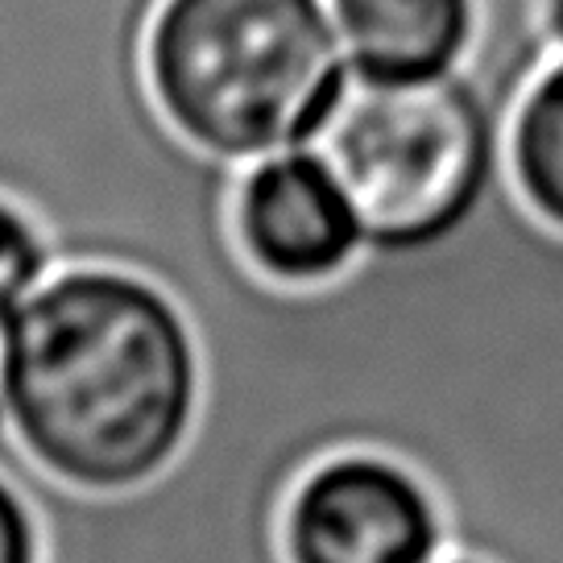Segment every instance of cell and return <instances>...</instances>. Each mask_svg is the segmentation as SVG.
Instances as JSON below:
<instances>
[{
	"instance_id": "1",
	"label": "cell",
	"mask_w": 563,
	"mask_h": 563,
	"mask_svg": "<svg viewBox=\"0 0 563 563\" xmlns=\"http://www.w3.org/2000/svg\"><path fill=\"white\" fill-rule=\"evenodd\" d=\"M4 422L70 489L129 493L191 440L203 352L175 295L117 265H63L0 332Z\"/></svg>"
},
{
	"instance_id": "2",
	"label": "cell",
	"mask_w": 563,
	"mask_h": 563,
	"mask_svg": "<svg viewBox=\"0 0 563 563\" xmlns=\"http://www.w3.org/2000/svg\"><path fill=\"white\" fill-rule=\"evenodd\" d=\"M145 75L178 137L241 170L319 145L352 63L328 0H162Z\"/></svg>"
},
{
	"instance_id": "3",
	"label": "cell",
	"mask_w": 563,
	"mask_h": 563,
	"mask_svg": "<svg viewBox=\"0 0 563 563\" xmlns=\"http://www.w3.org/2000/svg\"><path fill=\"white\" fill-rule=\"evenodd\" d=\"M452 551L431 481L386 452H335L295 481L282 510L286 563H440Z\"/></svg>"
},
{
	"instance_id": "4",
	"label": "cell",
	"mask_w": 563,
	"mask_h": 563,
	"mask_svg": "<svg viewBox=\"0 0 563 563\" xmlns=\"http://www.w3.org/2000/svg\"><path fill=\"white\" fill-rule=\"evenodd\" d=\"M232 232L253 269L282 286L332 282L365 253V229L323 145H295L241 166Z\"/></svg>"
},
{
	"instance_id": "5",
	"label": "cell",
	"mask_w": 563,
	"mask_h": 563,
	"mask_svg": "<svg viewBox=\"0 0 563 563\" xmlns=\"http://www.w3.org/2000/svg\"><path fill=\"white\" fill-rule=\"evenodd\" d=\"M361 79H435L468 67L481 0H328Z\"/></svg>"
},
{
	"instance_id": "6",
	"label": "cell",
	"mask_w": 563,
	"mask_h": 563,
	"mask_svg": "<svg viewBox=\"0 0 563 563\" xmlns=\"http://www.w3.org/2000/svg\"><path fill=\"white\" fill-rule=\"evenodd\" d=\"M506 158L527 208L563 232V54L547 58L514 108Z\"/></svg>"
},
{
	"instance_id": "7",
	"label": "cell",
	"mask_w": 563,
	"mask_h": 563,
	"mask_svg": "<svg viewBox=\"0 0 563 563\" xmlns=\"http://www.w3.org/2000/svg\"><path fill=\"white\" fill-rule=\"evenodd\" d=\"M54 269H58V253L46 229L37 224V216L13 195L0 191V332L34 299V290Z\"/></svg>"
},
{
	"instance_id": "8",
	"label": "cell",
	"mask_w": 563,
	"mask_h": 563,
	"mask_svg": "<svg viewBox=\"0 0 563 563\" xmlns=\"http://www.w3.org/2000/svg\"><path fill=\"white\" fill-rule=\"evenodd\" d=\"M46 539L34 501L13 476L0 468V563H42Z\"/></svg>"
},
{
	"instance_id": "9",
	"label": "cell",
	"mask_w": 563,
	"mask_h": 563,
	"mask_svg": "<svg viewBox=\"0 0 563 563\" xmlns=\"http://www.w3.org/2000/svg\"><path fill=\"white\" fill-rule=\"evenodd\" d=\"M543 34L551 51L563 54V0H543Z\"/></svg>"
},
{
	"instance_id": "10",
	"label": "cell",
	"mask_w": 563,
	"mask_h": 563,
	"mask_svg": "<svg viewBox=\"0 0 563 563\" xmlns=\"http://www.w3.org/2000/svg\"><path fill=\"white\" fill-rule=\"evenodd\" d=\"M440 563H489V560H476V555H464V551H448Z\"/></svg>"
},
{
	"instance_id": "11",
	"label": "cell",
	"mask_w": 563,
	"mask_h": 563,
	"mask_svg": "<svg viewBox=\"0 0 563 563\" xmlns=\"http://www.w3.org/2000/svg\"><path fill=\"white\" fill-rule=\"evenodd\" d=\"M9 440V422H4V394H0V443Z\"/></svg>"
}]
</instances>
